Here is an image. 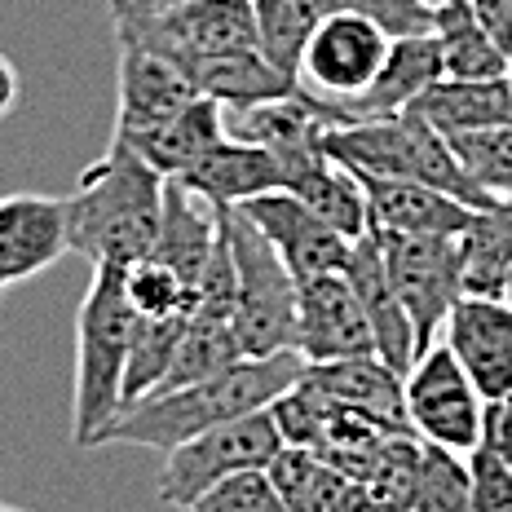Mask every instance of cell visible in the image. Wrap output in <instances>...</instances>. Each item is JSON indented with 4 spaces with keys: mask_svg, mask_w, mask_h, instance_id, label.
<instances>
[{
    "mask_svg": "<svg viewBox=\"0 0 512 512\" xmlns=\"http://www.w3.org/2000/svg\"><path fill=\"white\" fill-rule=\"evenodd\" d=\"M323 151L340 159L354 173H376V177H407V181H424L433 190H446L460 204L486 212L499 204V195L482 190L473 177L460 168L451 142L442 133L420 120L415 111H398V115H371V120H354L345 128H332L323 142Z\"/></svg>",
    "mask_w": 512,
    "mask_h": 512,
    "instance_id": "277c9868",
    "label": "cell"
},
{
    "mask_svg": "<svg viewBox=\"0 0 512 512\" xmlns=\"http://www.w3.org/2000/svg\"><path fill=\"white\" fill-rule=\"evenodd\" d=\"M407 111L429 120L442 137L477 133V128H504V124H512V84H508V76H499V80L442 76L437 84H429Z\"/></svg>",
    "mask_w": 512,
    "mask_h": 512,
    "instance_id": "d4e9b609",
    "label": "cell"
},
{
    "mask_svg": "<svg viewBox=\"0 0 512 512\" xmlns=\"http://www.w3.org/2000/svg\"><path fill=\"white\" fill-rule=\"evenodd\" d=\"M411 512H473V473L460 451L424 442L411 486Z\"/></svg>",
    "mask_w": 512,
    "mask_h": 512,
    "instance_id": "4dcf8cb0",
    "label": "cell"
},
{
    "mask_svg": "<svg viewBox=\"0 0 512 512\" xmlns=\"http://www.w3.org/2000/svg\"><path fill=\"white\" fill-rule=\"evenodd\" d=\"M120 142L133 146L159 177L181 181L212 146L226 142V111H221V102L199 93V98H190L177 115H168L164 124L146 128V133H133V137H120Z\"/></svg>",
    "mask_w": 512,
    "mask_h": 512,
    "instance_id": "7402d4cb",
    "label": "cell"
},
{
    "mask_svg": "<svg viewBox=\"0 0 512 512\" xmlns=\"http://www.w3.org/2000/svg\"><path fill=\"white\" fill-rule=\"evenodd\" d=\"M433 40L442 49V71L451 80H499L508 76V53L486 36L468 0H442L433 9Z\"/></svg>",
    "mask_w": 512,
    "mask_h": 512,
    "instance_id": "4316f807",
    "label": "cell"
},
{
    "mask_svg": "<svg viewBox=\"0 0 512 512\" xmlns=\"http://www.w3.org/2000/svg\"><path fill=\"white\" fill-rule=\"evenodd\" d=\"M190 98H199V93L181 67H173V62L151 49L120 45V67H115V137H133L164 124Z\"/></svg>",
    "mask_w": 512,
    "mask_h": 512,
    "instance_id": "2e32d148",
    "label": "cell"
},
{
    "mask_svg": "<svg viewBox=\"0 0 512 512\" xmlns=\"http://www.w3.org/2000/svg\"><path fill=\"white\" fill-rule=\"evenodd\" d=\"M283 181H287V168L274 151L226 137L181 177V186L204 195L212 208H243L252 199L270 195V190H283Z\"/></svg>",
    "mask_w": 512,
    "mask_h": 512,
    "instance_id": "ffe728a7",
    "label": "cell"
},
{
    "mask_svg": "<svg viewBox=\"0 0 512 512\" xmlns=\"http://www.w3.org/2000/svg\"><path fill=\"white\" fill-rule=\"evenodd\" d=\"M305 380L336 398L340 407L371 415L389 429H411L407 424V376L393 371L380 354L336 358V362H305Z\"/></svg>",
    "mask_w": 512,
    "mask_h": 512,
    "instance_id": "d6986e66",
    "label": "cell"
},
{
    "mask_svg": "<svg viewBox=\"0 0 512 512\" xmlns=\"http://www.w3.org/2000/svg\"><path fill=\"white\" fill-rule=\"evenodd\" d=\"M367 195V230L384 234H424V239H464L477 208L460 204L446 190H433L424 181L407 177H376L358 173Z\"/></svg>",
    "mask_w": 512,
    "mask_h": 512,
    "instance_id": "5bb4252c",
    "label": "cell"
},
{
    "mask_svg": "<svg viewBox=\"0 0 512 512\" xmlns=\"http://www.w3.org/2000/svg\"><path fill=\"white\" fill-rule=\"evenodd\" d=\"M265 473L274 477L287 512H393L358 477L340 473L336 464H327L305 446H283Z\"/></svg>",
    "mask_w": 512,
    "mask_h": 512,
    "instance_id": "44dd1931",
    "label": "cell"
},
{
    "mask_svg": "<svg viewBox=\"0 0 512 512\" xmlns=\"http://www.w3.org/2000/svg\"><path fill=\"white\" fill-rule=\"evenodd\" d=\"M217 239H221L217 208L204 195L186 190L181 181H164V212H159V234L151 256L173 265L181 279L199 287L212 252H217Z\"/></svg>",
    "mask_w": 512,
    "mask_h": 512,
    "instance_id": "cb8c5ba5",
    "label": "cell"
},
{
    "mask_svg": "<svg viewBox=\"0 0 512 512\" xmlns=\"http://www.w3.org/2000/svg\"><path fill=\"white\" fill-rule=\"evenodd\" d=\"M460 248H464V292L504 296L512 270V195H504L495 208L477 212L473 226L464 230Z\"/></svg>",
    "mask_w": 512,
    "mask_h": 512,
    "instance_id": "83f0119b",
    "label": "cell"
},
{
    "mask_svg": "<svg viewBox=\"0 0 512 512\" xmlns=\"http://www.w3.org/2000/svg\"><path fill=\"white\" fill-rule=\"evenodd\" d=\"M482 407L486 398L468 380L460 358L433 340L407 371V424L420 442L446 446V451H477L482 442Z\"/></svg>",
    "mask_w": 512,
    "mask_h": 512,
    "instance_id": "9c48e42d",
    "label": "cell"
},
{
    "mask_svg": "<svg viewBox=\"0 0 512 512\" xmlns=\"http://www.w3.org/2000/svg\"><path fill=\"white\" fill-rule=\"evenodd\" d=\"M137 332V309L124 296V265H93L76 314V393L71 442L93 451L98 433L124 411V371Z\"/></svg>",
    "mask_w": 512,
    "mask_h": 512,
    "instance_id": "3957f363",
    "label": "cell"
},
{
    "mask_svg": "<svg viewBox=\"0 0 512 512\" xmlns=\"http://www.w3.org/2000/svg\"><path fill=\"white\" fill-rule=\"evenodd\" d=\"M195 93L221 102V106H243V102H270V98H292L301 93V80L279 71L261 49H234L217 53L190 67Z\"/></svg>",
    "mask_w": 512,
    "mask_h": 512,
    "instance_id": "484cf974",
    "label": "cell"
},
{
    "mask_svg": "<svg viewBox=\"0 0 512 512\" xmlns=\"http://www.w3.org/2000/svg\"><path fill=\"white\" fill-rule=\"evenodd\" d=\"M455 159L468 177L490 195H512V124L504 128H477V133H455L446 137Z\"/></svg>",
    "mask_w": 512,
    "mask_h": 512,
    "instance_id": "d6a6232c",
    "label": "cell"
},
{
    "mask_svg": "<svg viewBox=\"0 0 512 512\" xmlns=\"http://www.w3.org/2000/svg\"><path fill=\"white\" fill-rule=\"evenodd\" d=\"M504 301L512 305V270H508V283H504Z\"/></svg>",
    "mask_w": 512,
    "mask_h": 512,
    "instance_id": "60d3db41",
    "label": "cell"
},
{
    "mask_svg": "<svg viewBox=\"0 0 512 512\" xmlns=\"http://www.w3.org/2000/svg\"><path fill=\"white\" fill-rule=\"evenodd\" d=\"M486 451H495L504 464H512V393L490 398L482 407V442Z\"/></svg>",
    "mask_w": 512,
    "mask_h": 512,
    "instance_id": "8d00e7d4",
    "label": "cell"
},
{
    "mask_svg": "<svg viewBox=\"0 0 512 512\" xmlns=\"http://www.w3.org/2000/svg\"><path fill=\"white\" fill-rule=\"evenodd\" d=\"M239 212L274 243V252H279L283 265L296 274V283L314 279V274L345 270L354 239H345L340 230H332L318 212H309L301 199L287 195V190H270V195L243 204Z\"/></svg>",
    "mask_w": 512,
    "mask_h": 512,
    "instance_id": "4fadbf2b",
    "label": "cell"
},
{
    "mask_svg": "<svg viewBox=\"0 0 512 512\" xmlns=\"http://www.w3.org/2000/svg\"><path fill=\"white\" fill-rule=\"evenodd\" d=\"M18 93H23V80H18V67L0 53V120L18 106Z\"/></svg>",
    "mask_w": 512,
    "mask_h": 512,
    "instance_id": "f35d334b",
    "label": "cell"
},
{
    "mask_svg": "<svg viewBox=\"0 0 512 512\" xmlns=\"http://www.w3.org/2000/svg\"><path fill=\"white\" fill-rule=\"evenodd\" d=\"M0 512H23V508H9V504H0Z\"/></svg>",
    "mask_w": 512,
    "mask_h": 512,
    "instance_id": "b9f144b4",
    "label": "cell"
},
{
    "mask_svg": "<svg viewBox=\"0 0 512 512\" xmlns=\"http://www.w3.org/2000/svg\"><path fill=\"white\" fill-rule=\"evenodd\" d=\"M389 31H380L371 18L362 14H345V9H332V14L318 23V31L309 36V45L301 53V80L305 93L323 102H354L371 80H376L384 53H389Z\"/></svg>",
    "mask_w": 512,
    "mask_h": 512,
    "instance_id": "30bf717a",
    "label": "cell"
},
{
    "mask_svg": "<svg viewBox=\"0 0 512 512\" xmlns=\"http://www.w3.org/2000/svg\"><path fill=\"white\" fill-rule=\"evenodd\" d=\"M437 340H446L486 402L512 393V305L504 296L464 292Z\"/></svg>",
    "mask_w": 512,
    "mask_h": 512,
    "instance_id": "7c38bea8",
    "label": "cell"
},
{
    "mask_svg": "<svg viewBox=\"0 0 512 512\" xmlns=\"http://www.w3.org/2000/svg\"><path fill=\"white\" fill-rule=\"evenodd\" d=\"M327 9L362 14L380 31H389V36H420V31H433V5H424V0H327Z\"/></svg>",
    "mask_w": 512,
    "mask_h": 512,
    "instance_id": "e575fe53",
    "label": "cell"
},
{
    "mask_svg": "<svg viewBox=\"0 0 512 512\" xmlns=\"http://www.w3.org/2000/svg\"><path fill=\"white\" fill-rule=\"evenodd\" d=\"M305 376V358L296 349L270 358H239L221 367L217 376H204L195 384H177V389H159L146 398L128 402L111 424L98 433L93 446L124 442V446H146V451H173L190 437L230 424L239 415L265 411Z\"/></svg>",
    "mask_w": 512,
    "mask_h": 512,
    "instance_id": "6da1fadb",
    "label": "cell"
},
{
    "mask_svg": "<svg viewBox=\"0 0 512 512\" xmlns=\"http://www.w3.org/2000/svg\"><path fill=\"white\" fill-rule=\"evenodd\" d=\"M190 314L177 318H137V332H133V349H128V371H124V407L146 393H155L164 384L168 367L177 358V345L186 336Z\"/></svg>",
    "mask_w": 512,
    "mask_h": 512,
    "instance_id": "f546056e",
    "label": "cell"
},
{
    "mask_svg": "<svg viewBox=\"0 0 512 512\" xmlns=\"http://www.w3.org/2000/svg\"><path fill=\"white\" fill-rule=\"evenodd\" d=\"M424 5H433V9H437V5H442V0H424Z\"/></svg>",
    "mask_w": 512,
    "mask_h": 512,
    "instance_id": "7bdbcfd3",
    "label": "cell"
},
{
    "mask_svg": "<svg viewBox=\"0 0 512 512\" xmlns=\"http://www.w3.org/2000/svg\"><path fill=\"white\" fill-rule=\"evenodd\" d=\"M124 296L137 309V318H177V314H195L199 287L186 283L159 256H142V261L124 265Z\"/></svg>",
    "mask_w": 512,
    "mask_h": 512,
    "instance_id": "1f68e13d",
    "label": "cell"
},
{
    "mask_svg": "<svg viewBox=\"0 0 512 512\" xmlns=\"http://www.w3.org/2000/svg\"><path fill=\"white\" fill-rule=\"evenodd\" d=\"M217 221L234 265V323L243 358L296 349V274L239 208H217Z\"/></svg>",
    "mask_w": 512,
    "mask_h": 512,
    "instance_id": "5b68a950",
    "label": "cell"
},
{
    "mask_svg": "<svg viewBox=\"0 0 512 512\" xmlns=\"http://www.w3.org/2000/svg\"><path fill=\"white\" fill-rule=\"evenodd\" d=\"M468 9L486 27V36L512 58V0H468Z\"/></svg>",
    "mask_w": 512,
    "mask_h": 512,
    "instance_id": "74e56055",
    "label": "cell"
},
{
    "mask_svg": "<svg viewBox=\"0 0 512 512\" xmlns=\"http://www.w3.org/2000/svg\"><path fill=\"white\" fill-rule=\"evenodd\" d=\"M345 279L354 283L362 309H367V323H371V336H376V354L389 362L393 371L407 376L411 362L420 358V345H415V327L402 309L398 292H393L389 274H384V256H380V243L376 234H362L349 248V261H345Z\"/></svg>",
    "mask_w": 512,
    "mask_h": 512,
    "instance_id": "ac0fdd59",
    "label": "cell"
},
{
    "mask_svg": "<svg viewBox=\"0 0 512 512\" xmlns=\"http://www.w3.org/2000/svg\"><path fill=\"white\" fill-rule=\"evenodd\" d=\"M508 84H512V58H508Z\"/></svg>",
    "mask_w": 512,
    "mask_h": 512,
    "instance_id": "ee69618b",
    "label": "cell"
},
{
    "mask_svg": "<svg viewBox=\"0 0 512 512\" xmlns=\"http://www.w3.org/2000/svg\"><path fill=\"white\" fill-rule=\"evenodd\" d=\"M296 354L305 362H336L376 354L367 309L345 270L296 283Z\"/></svg>",
    "mask_w": 512,
    "mask_h": 512,
    "instance_id": "8fae6325",
    "label": "cell"
},
{
    "mask_svg": "<svg viewBox=\"0 0 512 512\" xmlns=\"http://www.w3.org/2000/svg\"><path fill=\"white\" fill-rule=\"evenodd\" d=\"M384 256L393 292L415 327L420 354L442 336L455 301L464 296V248L460 239H424V234H384L371 230Z\"/></svg>",
    "mask_w": 512,
    "mask_h": 512,
    "instance_id": "ba28073f",
    "label": "cell"
},
{
    "mask_svg": "<svg viewBox=\"0 0 512 512\" xmlns=\"http://www.w3.org/2000/svg\"><path fill=\"white\" fill-rule=\"evenodd\" d=\"M442 76H446L442 49H437L433 31H420V36H393L376 80H371L354 102H340V106L327 102V106H332L336 128H345L354 120H371V115H398Z\"/></svg>",
    "mask_w": 512,
    "mask_h": 512,
    "instance_id": "e0dca14e",
    "label": "cell"
},
{
    "mask_svg": "<svg viewBox=\"0 0 512 512\" xmlns=\"http://www.w3.org/2000/svg\"><path fill=\"white\" fill-rule=\"evenodd\" d=\"M128 5H142V9H177L186 0H128Z\"/></svg>",
    "mask_w": 512,
    "mask_h": 512,
    "instance_id": "ab89813d",
    "label": "cell"
},
{
    "mask_svg": "<svg viewBox=\"0 0 512 512\" xmlns=\"http://www.w3.org/2000/svg\"><path fill=\"white\" fill-rule=\"evenodd\" d=\"M283 429L274 420V407L239 415L230 424L190 437V442L164 451V468H159L155 495L159 504L186 512L204 490L217 482H226L234 473H248V468H270V460L283 451Z\"/></svg>",
    "mask_w": 512,
    "mask_h": 512,
    "instance_id": "52a82bcc",
    "label": "cell"
},
{
    "mask_svg": "<svg viewBox=\"0 0 512 512\" xmlns=\"http://www.w3.org/2000/svg\"><path fill=\"white\" fill-rule=\"evenodd\" d=\"M164 181L128 142L111 137L106 155L89 164L62 204L67 243L93 265H133L151 256L164 212Z\"/></svg>",
    "mask_w": 512,
    "mask_h": 512,
    "instance_id": "7a4b0ae2",
    "label": "cell"
},
{
    "mask_svg": "<svg viewBox=\"0 0 512 512\" xmlns=\"http://www.w3.org/2000/svg\"><path fill=\"white\" fill-rule=\"evenodd\" d=\"M283 168H287V181H283L287 195H296L309 212H318L345 239H362L367 234V195H362V181L354 168H345L327 151L292 155L283 159Z\"/></svg>",
    "mask_w": 512,
    "mask_h": 512,
    "instance_id": "603a6c76",
    "label": "cell"
},
{
    "mask_svg": "<svg viewBox=\"0 0 512 512\" xmlns=\"http://www.w3.org/2000/svg\"><path fill=\"white\" fill-rule=\"evenodd\" d=\"M468 473H473V512H512V464L477 446L468 451Z\"/></svg>",
    "mask_w": 512,
    "mask_h": 512,
    "instance_id": "d590c367",
    "label": "cell"
},
{
    "mask_svg": "<svg viewBox=\"0 0 512 512\" xmlns=\"http://www.w3.org/2000/svg\"><path fill=\"white\" fill-rule=\"evenodd\" d=\"M186 512H287V504L265 468H248L204 490Z\"/></svg>",
    "mask_w": 512,
    "mask_h": 512,
    "instance_id": "836d02e7",
    "label": "cell"
},
{
    "mask_svg": "<svg viewBox=\"0 0 512 512\" xmlns=\"http://www.w3.org/2000/svg\"><path fill=\"white\" fill-rule=\"evenodd\" d=\"M327 14H332L327 0H252L256 45L279 71L296 76L309 36H314Z\"/></svg>",
    "mask_w": 512,
    "mask_h": 512,
    "instance_id": "f1b7e54d",
    "label": "cell"
},
{
    "mask_svg": "<svg viewBox=\"0 0 512 512\" xmlns=\"http://www.w3.org/2000/svg\"><path fill=\"white\" fill-rule=\"evenodd\" d=\"M71 252L67 204L53 195L0 199V287L27 283Z\"/></svg>",
    "mask_w": 512,
    "mask_h": 512,
    "instance_id": "9a60e30c",
    "label": "cell"
},
{
    "mask_svg": "<svg viewBox=\"0 0 512 512\" xmlns=\"http://www.w3.org/2000/svg\"><path fill=\"white\" fill-rule=\"evenodd\" d=\"M115 14V45H137L168 58L186 71L204 58L256 45L252 0H186L177 9H142L128 0H111Z\"/></svg>",
    "mask_w": 512,
    "mask_h": 512,
    "instance_id": "8992f818",
    "label": "cell"
}]
</instances>
